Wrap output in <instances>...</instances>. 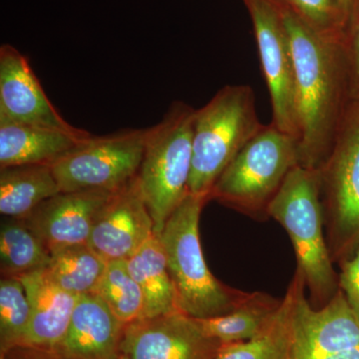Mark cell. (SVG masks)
Listing matches in <instances>:
<instances>
[{
    "label": "cell",
    "mask_w": 359,
    "mask_h": 359,
    "mask_svg": "<svg viewBox=\"0 0 359 359\" xmlns=\"http://www.w3.org/2000/svg\"><path fill=\"white\" fill-rule=\"evenodd\" d=\"M282 6L294 59L299 166L320 169L351 99L347 41L321 36Z\"/></svg>",
    "instance_id": "1"
},
{
    "label": "cell",
    "mask_w": 359,
    "mask_h": 359,
    "mask_svg": "<svg viewBox=\"0 0 359 359\" xmlns=\"http://www.w3.org/2000/svg\"><path fill=\"white\" fill-rule=\"evenodd\" d=\"M268 215L289 233L309 302L314 309L323 308L337 294L339 283L323 230L320 169L299 165L292 169L269 205Z\"/></svg>",
    "instance_id": "2"
},
{
    "label": "cell",
    "mask_w": 359,
    "mask_h": 359,
    "mask_svg": "<svg viewBox=\"0 0 359 359\" xmlns=\"http://www.w3.org/2000/svg\"><path fill=\"white\" fill-rule=\"evenodd\" d=\"M209 200L189 194L159 235L182 313L205 320L233 311L250 292L233 289L208 268L201 247V212Z\"/></svg>",
    "instance_id": "3"
},
{
    "label": "cell",
    "mask_w": 359,
    "mask_h": 359,
    "mask_svg": "<svg viewBox=\"0 0 359 359\" xmlns=\"http://www.w3.org/2000/svg\"><path fill=\"white\" fill-rule=\"evenodd\" d=\"M264 127L250 85H226L209 102L196 109L189 194L210 201L217 180Z\"/></svg>",
    "instance_id": "4"
},
{
    "label": "cell",
    "mask_w": 359,
    "mask_h": 359,
    "mask_svg": "<svg viewBox=\"0 0 359 359\" xmlns=\"http://www.w3.org/2000/svg\"><path fill=\"white\" fill-rule=\"evenodd\" d=\"M195 112L189 104L176 101L157 124L146 128L137 179L158 236L189 195Z\"/></svg>",
    "instance_id": "5"
},
{
    "label": "cell",
    "mask_w": 359,
    "mask_h": 359,
    "mask_svg": "<svg viewBox=\"0 0 359 359\" xmlns=\"http://www.w3.org/2000/svg\"><path fill=\"white\" fill-rule=\"evenodd\" d=\"M299 165V140L271 122L224 169L209 199L252 218H266L269 205Z\"/></svg>",
    "instance_id": "6"
},
{
    "label": "cell",
    "mask_w": 359,
    "mask_h": 359,
    "mask_svg": "<svg viewBox=\"0 0 359 359\" xmlns=\"http://www.w3.org/2000/svg\"><path fill=\"white\" fill-rule=\"evenodd\" d=\"M320 172L328 249L340 263L359 245V97L349 101Z\"/></svg>",
    "instance_id": "7"
},
{
    "label": "cell",
    "mask_w": 359,
    "mask_h": 359,
    "mask_svg": "<svg viewBox=\"0 0 359 359\" xmlns=\"http://www.w3.org/2000/svg\"><path fill=\"white\" fill-rule=\"evenodd\" d=\"M146 128L91 135L51 165L60 192H115L136 178Z\"/></svg>",
    "instance_id": "8"
},
{
    "label": "cell",
    "mask_w": 359,
    "mask_h": 359,
    "mask_svg": "<svg viewBox=\"0 0 359 359\" xmlns=\"http://www.w3.org/2000/svg\"><path fill=\"white\" fill-rule=\"evenodd\" d=\"M249 11L264 79L271 96L273 123L299 140L295 66L280 0H243Z\"/></svg>",
    "instance_id": "9"
},
{
    "label": "cell",
    "mask_w": 359,
    "mask_h": 359,
    "mask_svg": "<svg viewBox=\"0 0 359 359\" xmlns=\"http://www.w3.org/2000/svg\"><path fill=\"white\" fill-rule=\"evenodd\" d=\"M290 287L292 359H318L359 346V320L341 290L325 306L314 309L301 273H295Z\"/></svg>",
    "instance_id": "10"
},
{
    "label": "cell",
    "mask_w": 359,
    "mask_h": 359,
    "mask_svg": "<svg viewBox=\"0 0 359 359\" xmlns=\"http://www.w3.org/2000/svg\"><path fill=\"white\" fill-rule=\"evenodd\" d=\"M221 342L182 311L125 325L119 359H215Z\"/></svg>",
    "instance_id": "11"
},
{
    "label": "cell",
    "mask_w": 359,
    "mask_h": 359,
    "mask_svg": "<svg viewBox=\"0 0 359 359\" xmlns=\"http://www.w3.org/2000/svg\"><path fill=\"white\" fill-rule=\"evenodd\" d=\"M155 233L138 179L111 194L97 215L88 245L106 262L128 259Z\"/></svg>",
    "instance_id": "12"
},
{
    "label": "cell",
    "mask_w": 359,
    "mask_h": 359,
    "mask_svg": "<svg viewBox=\"0 0 359 359\" xmlns=\"http://www.w3.org/2000/svg\"><path fill=\"white\" fill-rule=\"evenodd\" d=\"M0 121L80 132L45 94L27 58L13 45L0 47Z\"/></svg>",
    "instance_id": "13"
},
{
    "label": "cell",
    "mask_w": 359,
    "mask_h": 359,
    "mask_svg": "<svg viewBox=\"0 0 359 359\" xmlns=\"http://www.w3.org/2000/svg\"><path fill=\"white\" fill-rule=\"evenodd\" d=\"M113 192H60L44 201L25 221L49 252L65 245L88 244L99 211Z\"/></svg>",
    "instance_id": "14"
},
{
    "label": "cell",
    "mask_w": 359,
    "mask_h": 359,
    "mask_svg": "<svg viewBox=\"0 0 359 359\" xmlns=\"http://www.w3.org/2000/svg\"><path fill=\"white\" fill-rule=\"evenodd\" d=\"M124 327L98 294L81 295L54 351L65 359H118Z\"/></svg>",
    "instance_id": "15"
},
{
    "label": "cell",
    "mask_w": 359,
    "mask_h": 359,
    "mask_svg": "<svg viewBox=\"0 0 359 359\" xmlns=\"http://www.w3.org/2000/svg\"><path fill=\"white\" fill-rule=\"evenodd\" d=\"M18 278L25 287L32 309L22 346L55 351L67 332L79 297L61 289L45 269Z\"/></svg>",
    "instance_id": "16"
},
{
    "label": "cell",
    "mask_w": 359,
    "mask_h": 359,
    "mask_svg": "<svg viewBox=\"0 0 359 359\" xmlns=\"http://www.w3.org/2000/svg\"><path fill=\"white\" fill-rule=\"evenodd\" d=\"M92 134L0 121V168L51 165Z\"/></svg>",
    "instance_id": "17"
},
{
    "label": "cell",
    "mask_w": 359,
    "mask_h": 359,
    "mask_svg": "<svg viewBox=\"0 0 359 359\" xmlns=\"http://www.w3.org/2000/svg\"><path fill=\"white\" fill-rule=\"evenodd\" d=\"M58 193L60 189L50 165L0 168V212L6 218L25 219Z\"/></svg>",
    "instance_id": "18"
},
{
    "label": "cell",
    "mask_w": 359,
    "mask_h": 359,
    "mask_svg": "<svg viewBox=\"0 0 359 359\" xmlns=\"http://www.w3.org/2000/svg\"><path fill=\"white\" fill-rule=\"evenodd\" d=\"M126 261L130 273L143 294L142 318L181 311L159 236H153Z\"/></svg>",
    "instance_id": "19"
},
{
    "label": "cell",
    "mask_w": 359,
    "mask_h": 359,
    "mask_svg": "<svg viewBox=\"0 0 359 359\" xmlns=\"http://www.w3.org/2000/svg\"><path fill=\"white\" fill-rule=\"evenodd\" d=\"M294 290L289 287L268 325L254 339L222 344L215 359H292Z\"/></svg>",
    "instance_id": "20"
},
{
    "label": "cell",
    "mask_w": 359,
    "mask_h": 359,
    "mask_svg": "<svg viewBox=\"0 0 359 359\" xmlns=\"http://www.w3.org/2000/svg\"><path fill=\"white\" fill-rule=\"evenodd\" d=\"M280 304L282 299L263 292H252L231 313L197 320L208 337L221 344L247 341L264 330Z\"/></svg>",
    "instance_id": "21"
},
{
    "label": "cell",
    "mask_w": 359,
    "mask_h": 359,
    "mask_svg": "<svg viewBox=\"0 0 359 359\" xmlns=\"http://www.w3.org/2000/svg\"><path fill=\"white\" fill-rule=\"evenodd\" d=\"M45 271L61 289L70 294H95L107 262L88 244L65 245L50 252Z\"/></svg>",
    "instance_id": "22"
},
{
    "label": "cell",
    "mask_w": 359,
    "mask_h": 359,
    "mask_svg": "<svg viewBox=\"0 0 359 359\" xmlns=\"http://www.w3.org/2000/svg\"><path fill=\"white\" fill-rule=\"evenodd\" d=\"M50 252L25 219L4 218L0 228L1 278H20L47 268Z\"/></svg>",
    "instance_id": "23"
},
{
    "label": "cell",
    "mask_w": 359,
    "mask_h": 359,
    "mask_svg": "<svg viewBox=\"0 0 359 359\" xmlns=\"http://www.w3.org/2000/svg\"><path fill=\"white\" fill-rule=\"evenodd\" d=\"M95 294L124 325L143 318V294L130 273L126 259L108 262Z\"/></svg>",
    "instance_id": "24"
},
{
    "label": "cell",
    "mask_w": 359,
    "mask_h": 359,
    "mask_svg": "<svg viewBox=\"0 0 359 359\" xmlns=\"http://www.w3.org/2000/svg\"><path fill=\"white\" fill-rule=\"evenodd\" d=\"M29 301L18 278L0 280V353L22 346L29 327Z\"/></svg>",
    "instance_id": "25"
},
{
    "label": "cell",
    "mask_w": 359,
    "mask_h": 359,
    "mask_svg": "<svg viewBox=\"0 0 359 359\" xmlns=\"http://www.w3.org/2000/svg\"><path fill=\"white\" fill-rule=\"evenodd\" d=\"M313 32L327 39L348 37L339 0H280Z\"/></svg>",
    "instance_id": "26"
},
{
    "label": "cell",
    "mask_w": 359,
    "mask_h": 359,
    "mask_svg": "<svg viewBox=\"0 0 359 359\" xmlns=\"http://www.w3.org/2000/svg\"><path fill=\"white\" fill-rule=\"evenodd\" d=\"M339 266V289L359 320V245L351 257L340 262Z\"/></svg>",
    "instance_id": "27"
},
{
    "label": "cell",
    "mask_w": 359,
    "mask_h": 359,
    "mask_svg": "<svg viewBox=\"0 0 359 359\" xmlns=\"http://www.w3.org/2000/svg\"><path fill=\"white\" fill-rule=\"evenodd\" d=\"M349 74H351V98L359 97V20L347 42Z\"/></svg>",
    "instance_id": "28"
},
{
    "label": "cell",
    "mask_w": 359,
    "mask_h": 359,
    "mask_svg": "<svg viewBox=\"0 0 359 359\" xmlns=\"http://www.w3.org/2000/svg\"><path fill=\"white\" fill-rule=\"evenodd\" d=\"M0 356L4 359H65L55 351L27 346L13 347Z\"/></svg>",
    "instance_id": "29"
},
{
    "label": "cell",
    "mask_w": 359,
    "mask_h": 359,
    "mask_svg": "<svg viewBox=\"0 0 359 359\" xmlns=\"http://www.w3.org/2000/svg\"><path fill=\"white\" fill-rule=\"evenodd\" d=\"M339 4L349 39L359 20V0H339Z\"/></svg>",
    "instance_id": "30"
},
{
    "label": "cell",
    "mask_w": 359,
    "mask_h": 359,
    "mask_svg": "<svg viewBox=\"0 0 359 359\" xmlns=\"http://www.w3.org/2000/svg\"><path fill=\"white\" fill-rule=\"evenodd\" d=\"M318 359H359V346Z\"/></svg>",
    "instance_id": "31"
},
{
    "label": "cell",
    "mask_w": 359,
    "mask_h": 359,
    "mask_svg": "<svg viewBox=\"0 0 359 359\" xmlns=\"http://www.w3.org/2000/svg\"><path fill=\"white\" fill-rule=\"evenodd\" d=\"M0 359H4V358H2L1 356H0Z\"/></svg>",
    "instance_id": "32"
},
{
    "label": "cell",
    "mask_w": 359,
    "mask_h": 359,
    "mask_svg": "<svg viewBox=\"0 0 359 359\" xmlns=\"http://www.w3.org/2000/svg\"><path fill=\"white\" fill-rule=\"evenodd\" d=\"M118 359H119V358H118Z\"/></svg>",
    "instance_id": "33"
}]
</instances>
